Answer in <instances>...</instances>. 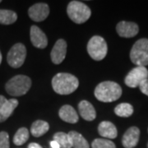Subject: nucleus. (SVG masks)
Returning a JSON list of instances; mask_svg holds the SVG:
<instances>
[{"label":"nucleus","mask_w":148,"mask_h":148,"mask_svg":"<svg viewBox=\"0 0 148 148\" xmlns=\"http://www.w3.org/2000/svg\"><path fill=\"white\" fill-rule=\"evenodd\" d=\"M79 86L78 79L72 74L60 73L52 79L53 90L59 95H69L74 92Z\"/></svg>","instance_id":"f257e3e1"},{"label":"nucleus","mask_w":148,"mask_h":148,"mask_svg":"<svg viewBox=\"0 0 148 148\" xmlns=\"http://www.w3.org/2000/svg\"><path fill=\"white\" fill-rule=\"evenodd\" d=\"M121 86L117 82L106 81L97 85L95 89V96L98 101L105 103L119 100L122 95Z\"/></svg>","instance_id":"f03ea898"},{"label":"nucleus","mask_w":148,"mask_h":148,"mask_svg":"<svg viewBox=\"0 0 148 148\" xmlns=\"http://www.w3.org/2000/svg\"><path fill=\"white\" fill-rule=\"evenodd\" d=\"M32 86V80L25 75H16L5 86L6 91L12 96H21L28 92Z\"/></svg>","instance_id":"7ed1b4c3"},{"label":"nucleus","mask_w":148,"mask_h":148,"mask_svg":"<svg viewBox=\"0 0 148 148\" xmlns=\"http://www.w3.org/2000/svg\"><path fill=\"white\" fill-rule=\"evenodd\" d=\"M130 59L138 67L148 65V39L143 38L133 45L130 51Z\"/></svg>","instance_id":"20e7f679"},{"label":"nucleus","mask_w":148,"mask_h":148,"mask_svg":"<svg viewBox=\"0 0 148 148\" xmlns=\"http://www.w3.org/2000/svg\"><path fill=\"white\" fill-rule=\"evenodd\" d=\"M69 18L77 24H82L90 18L91 12L89 7L79 1L70 2L67 8Z\"/></svg>","instance_id":"39448f33"},{"label":"nucleus","mask_w":148,"mask_h":148,"mask_svg":"<svg viewBox=\"0 0 148 148\" xmlns=\"http://www.w3.org/2000/svg\"><path fill=\"white\" fill-rule=\"evenodd\" d=\"M107 51L108 46L104 38L99 36L91 37L87 44V52L91 58L96 61H101L106 58Z\"/></svg>","instance_id":"423d86ee"},{"label":"nucleus","mask_w":148,"mask_h":148,"mask_svg":"<svg viewBox=\"0 0 148 148\" xmlns=\"http://www.w3.org/2000/svg\"><path fill=\"white\" fill-rule=\"evenodd\" d=\"M27 56V49L26 46L21 43H16L11 48L9 52L8 53L7 60L8 64L12 68L17 69L20 68L24 64Z\"/></svg>","instance_id":"0eeeda50"},{"label":"nucleus","mask_w":148,"mask_h":148,"mask_svg":"<svg viewBox=\"0 0 148 148\" xmlns=\"http://www.w3.org/2000/svg\"><path fill=\"white\" fill-rule=\"evenodd\" d=\"M148 79V69L146 67H135L126 76L124 82L128 87L136 88L144 80Z\"/></svg>","instance_id":"6e6552de"},{"label":"nucleus","mask_w":148,"mask_h":148,"mask_svg":"<svg viewBox=\"0 0 148 148\" xmlns=\"http://www.w3.org/2000/svg\"><path fill=\"white\" fill-rule=\"evenodd\" d=\"M117 33L120 37L132 38L137 36L139 32L138 24L132 21H119L116 26Z\"/></svg>","instance_id":"1a4fd4ad"},{"label":"nucleus","mask_w":148,"mask_h":148,"mask_svg":"<svg viewBox=\"0 0 148 148\" xmlns=\"http://www.w3.org/2000/svg\"><path fill=\"white\" fill-rule=\"evenodd\" d=\"M49 14V8L46 3H40L32 5L28 9V15L34 21H42L45 20Z\"/></svg>","instance_id":"9d476101"},{"label":"nucleus","mask_w":148,"mask_h":148,"mask_svg":"<svg viewBox=\"0 0 148 148\" xmlns=\"http://www.w3.org/2000/svg\"><path fill=\"white\" fill-rule=\"evenodd\" d=\"M67 53V42L59 39L54 44L50 53L51 60L54 64H60L64 60Z\"/></svg>","instance_id":"9b49d317"},{"label":"nucleus","mask_w":148,"mask_h":148,"mask_svg":"<svg viewBox=\"0 0 148 148\" xmlns=\"http://www.w3.org/2000/svg\"><path fill=\"white\" fill-rule=\"evenodd\" d=\"M140 138V130L138 127H131L123 134L122 144L124 148H133L138 145Z\"/></svg>","instance_id":"f8f14e48"},{"label":"nucleus","mask_w":148,"mask_h":148,"mask_svg":"<svg viewBox=\"0 0 148 148\" xmlns=\"http://www.w3.org/2000/svg\"><path fill=\"white\" fill-rule=\"evenodd\" d=\"M31 40L32 45L38 49H45L48 45V39L46 35L37 26L31 27Z\"/></svg>","instance_id":"ddd939ff"},{"label":"nucleus","mask_w":148,"mask_h":148,"mask_svg":"<svg viewBox=\"0 0 148 148\" xmlns=\"http://www.w3.org/2000/svg\"><path fill=\"white\" fill-rule=\"evenodd\" d=\"M58 115L62 120L69 123H76L79 119L75 109L69 105L62 106L58 111Z\"/></svg>","instance_id":"4468645a"},{"label":"nucleus","mask_w":148,"mask_h":148,"mask_svg":"<svg viewBox=\"0 0 148 148\" xmlns=\"http://www.w3.org/2000/svg\"><path fill=\"white\" fill-rule=\"evenodd\" d=\"M78 110H79L80 115L82 116V118L84 119L86 121H92L96 117V112H95V108L89 101H81L78 105Z\"/></svg>","instance_id":"2eb2a0df"},{"label":"nucleus","mask_w":148,"mask_h":148,"mask_svg":"<svg viewBox=\"0 0 148 148\" xmlns=\"http://www.w3.org/2000/svg\"><path fill=\"white\" fill-rule=\"evenodd\" d=\"M98 132L103 138H109V139L116 138L118 136L117 127L114 123H112L110 121L101 122L98 127Z\"/></svg>","instance_id":"dca6fc26"},{"label":"nucleus","mask_w":148,"mask_h":148,"mask_svg":"<svg viewBox=\"0 0 148 148\" xmlns=\"http://www.w3.org/2000/svg\"><path fill=\"white\" fill-rule=\"evenodd\" d=\"M17 106L18 101L16 99L8 100L5 105L0 109V123L6 121L12 115Z\"/></svg>","instance_id":"f3484780"},{"label":"nucleus","mask_w":148,"mask_h":148,"mask_svg":"<svg viewBox=\"0 0 148 148\" xmlns=\"http://www.w3.org/2000/svg\"><path fill=\"white\" fill-rule=\"evenodd\" d=\"M68 134L71 139L73 148H90L88 142L79 132L76 131H71Z\"/></svg>","instance_id":"a211bd4d"},{"label":"nucleus","mask_w":148,"mask_h":148,"mask_svg":"<svg viewBox=\"0 0 148 148\" xmlns=\"http://www.w3.org/2000/svg\"><path fill=\"white\" fill-rule=\"evenodd\" d=\"M49 129V125L44 120H36L32 123L31 132L35 138H39L45 134Z\"/></svg>","instance_id":"6ab92c4d"},{"label":"nucleus","mask_w":148,"mask_h":148,"mask_svg":"<svg viewBox=\"0 0 148 148\" xmlns=\"http://www.w3.org/2000/svg\"><path fill=\"white\" fill-rule=\"evenodd\" d=\"M17 20V15L13 11L0 9V24L11 25Z\"/></svg>","instance_id":"aec40b11"},{"label":"nucleus","mask_w":148,"mask_h":148,"mask_svg":"<svg viewBox=\"0 0 148 148\" xmlns=\"http://www.w3.org/2000/svg\"><path fill=\"white\" fill-rule=\"evenodd\" d=\"M114 113L119 117L127 118L133 114V107L128 103H121L115 107Z\"/></svg>","instance_id":"412c9836"},{"label":"nucleus","mask_w":148,"mask_h":148,"mask_svg":"<svg viewBox=\"0 0 148 148\" xmlns=\"http://www.w3.org/2000/svg\"><path fill=\"white\" fill-rule=\"evenodd\" d=\"M53 140L59 144L61 148H73L71 139L68 133L63 132H56L53 135Z\"/></svg>","instance_id":"4be33fe9"},{"label":"nucleus","mask_w":148,"mask_h":148,"mask_svg":"<svg viewBox=\"0 0 148 148\" xmlns=\"http://www.w3.org/2000/svg\"><path fill=\"white\" fill-rule=\"evenodd\" d=\"M29 139V131L27 127L19 128L13 137V143L16 146H21L27 143Z\"/></svg>","instance_id":"5701e85b"},{"label":"nucleus","mask_w":148,"mask_h":148,"mask_svg":"<svg viewBox=\"0 0 148 148\" xmlns=\"http://www.w3.org/2000/svg\"><path fill=\"white\" fill-rule=\"evenodd\" d=\"M92 148H116L115 144L111 142L109 139H103V138H97L95 139L92 144Z\"/></svg>","instance_id":"b1692460"},{"label":"nucleus","mask_w":148,"mask_h":148,"mask_svg":"<svg viewBox=\"0 0 148 148\" xmlns=\"http://www.w3.org/2000/svg\"><path fill=\"white\" fill-rule=\"evenodd\" d=\"M9 136L8 132H0V148H9Z\"/></svg>","instance_id":"393cba45"},{"label":"nucleus","mask_w":148,"mask_h":148,"mask_svg":"<svg viewBox=\"0 0 148 148\" xmlns=\"http://www.w3.org/2000/svg\"><path fill=\"white\" fill-rule=\"evenodd\" d=\"M139 89L144 95L148 96V79L144 80L139 85Z\"/></svg>","instance_id":"a878e982"},{"label":"nucleus","mask_w":148,"mask_h":148,"mask_svg":"<svg viewBox=\"0 0 148 148\" xmlns=\"http://www.w3.org/2000/svg\"><path fill=\"white\" fill-rule=\"evenodd\" d=\"M7 101H8V100L6 99L3 95H0V109L5 105Z\"/></svg>","instance_id":"bb28decb"},{"label":"nucleus","mask_w":148,"mask_h":148,"mask_svg":"<svg viewBox=\"0 0 148 148\" xmlns=\"http://www.w3.org/2000/svg\"><path fill=\"white\" fill-rule=\"evenodd\" d=\"M28 148H42V147H41L40 145H39L38 143H30V144H29Z\"/></svg>","instance_id":"cd10ccee"},{"label":"nucleus","mask_w":148,"mask_h":148,"mask_svg":"<svg viewBox=\"0 0 148 148\" xmlns=\"http://www.w3.org/2000/svg\"><path fill=\"white\" fill-rule=\"evenodd\" d=\"M50 147L52 148H61L60 147V146H59V144H58L57 142H55L54 140H53V141L50 143Z\"/></svg>","instance_id":"c85d7f7f"},{"label":"nucleus","mask_w":148,"mask_h":148,"mask_svg":"<svg viewBox=\"0 0 148 148\" xmlns=\"http://www.w3.org/2000/svg\"><path fill=\"white\" fill-rule=\"evenodd\" d=\"M1 62H2V53L0 52V64H1Z\"/></svg>","instance_id":"c756f323"},{"label":"nucleus","mask_w":148,"mask_h":148,"mask_svg":"<svg viewBox=\"0 0 148 148\" xmlns=\"http://www.w3.org/2000/svg\"><path fill=\"white\" fill-rule=\"evenodd\" d=\"M1 2H2V1H1V0H0V3H1Z\"/></svg>","instance_id":"7c9ffc66"},{"label":"nucleus","mask_w":148,"mask_h":148,"mask_svg":"<svg viewBox=\"0 0 148 148\" xmlns=\"http://www.w3.org/2000/svg\"><path fill=\"white\" fill-rule=\"evenodd\" d=\"M147 148H148V143H147Z\"/></svg>","instance_id":"2f4dec72"},{"label":"nucleus","mask_w":148,"mask_h":148,"mask_svg":"<svg viewBox=\"0 0 148 148\" xmlns=\"http://www.w3.org/2000/svg\"><path fill=\"white\" fill-rule=\"evenodd\" d=\"M147 131H148V129H147Z\"/></svg>","instance_id":"473e14b6"}]
</instances>
